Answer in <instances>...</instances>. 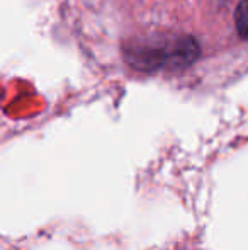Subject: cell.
I'll use <instances>...</instances> for the list:
<instances>
[{
  "label": "cell",
  "mask_w": 248,
  "mask_h": 250,
  "mask_svg": "<svg viewBox=\"0 0 248 250\" xmlns=\"http://www.w3.org/2000/svg\"><path fill=\"white\" fill-rule=\"evenodd\" d=\"M123 56L139 72L179 70L195 63L201 56V44L187 34H153L128 41Z\"/></svg>",
  "instance_id": "cell-1"
},
{
  "label": "cell",
  "mask_w": 248,
  "mask_h": 250,
  "mask_svg": "<svg viewBox=\"0 0 248 250\" xmlns=\"http://www.w3.org/2000/svg\"><path fill=\"white\" fill-rule=\"evenodd\" d=\"M236 33L242 40H248V0H242L235 10Z\"/></svg>",
  "instance_id": "cell-2"
}]
</instances>
